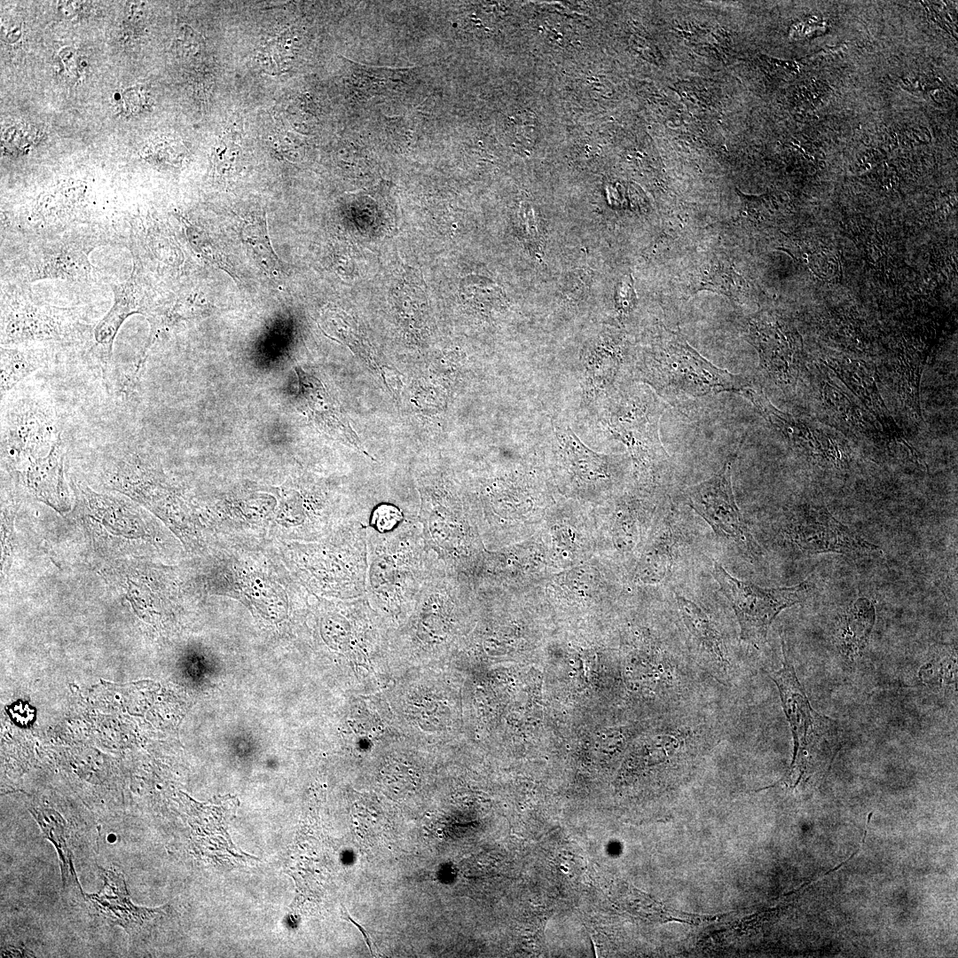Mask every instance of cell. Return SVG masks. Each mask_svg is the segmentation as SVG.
I'll return each mask as SVG.
<instances>
[{"instance_id": "cell-1", "label": "cell", "mask_w": 958, "mask_h": 958, "mask_svg": "<svg viewBox=\"0 0 958 958\" xmlns=\"http://www.w3.org/2000/svg\"><path fill=\"white\" fill-rule=\"evenodd\" d=\"M635 382L648 386L671 404L721 392L738 393L744 378L719 368L697 352L681 334L664 329L631 367Z\"/></svg>"}, {"instance_id": "cell-2", "label": "cell", "mask_w": 958, "mask_h": 958, "mask_svg": "<svg viewBox=\"0 0 958 958\" xmlns=\"http://www.w3.org/2000/svg\"><path fill=\"white\" fill-rule=\"evenodd\" d=\"M664 410L660 397L647 385L621 386L596 413L610 435L624 444L638 471L655 479L668 465L669 456L659 436Z\"/></svg>"}, {"instance_id": "cell-3", "label": "cell", "mask_w": 958, "mask_h": 958, "mask_svg": "<svg viewBox=\"0 0 958 958\" xmlns=\"http://www.w3.org/2000/svg\"><path fill=\"white\" fill-rule=\"evenodd\" d=\"M784 661L782 667L768 673L769 678L779 689L784 713L789 721L793 741L794 752L791 766L797 763L800 767L796 787L809 763L815 757L828 756L834 758L842 746V728L834 719L815 711L800 684L792 663L787 656L782 646Z\"/></svg>"}, {"instance_id": "cell-4", "label": "cell", "mask_w": 958, "mask_h": 958, "mask_svg": "<svg viewBox=\"0 0 958 958\" xmlns=\"http://www.w3.org/2000/svg\"><path fill=\"white\" fill-rule=\"evenodd\" d=\"M436 563L420 526L397 528L393 535L369 543L367 591L381 597L419 592Z\"/></svg>"}, {"instance_id": "cell-5", "label": "cell", "mask_w": 958, "mask_h": 958, "mask_svg": "<svg viewBox=\"0 0 958 958\" xmlns=\"http://www.w3.org/2000/svg\"><path fill=\"white\" fill-rule=\"evenodd\" d=\"M713 576L730 601L740 626V638L751 644L766 640L778 614L798 602L809 590L807 581L789 586L766 588L744 582L714 563Z\"/></svg>"}, {"instance_id": "cell-6", "label": "cell", "mask_w": 958, "mask_h": 958, "mask_svg": "<svg viewBox=\"0 0 958 958\" xmlns=\"http://www.w3.org/2000/svg\"><path fill=\"white\" fill-rule=\"evenodd\" d=\"M739 447L725 460L721 468L709 479L687 488L683 502L711 527L718 537L735 544L752 558L761 554L734 499L732 487V467Z\"/></svg>"}, {"instance_id": "cell-7", "label": "cell", "mask_w": 958, "mask_h": 958, "mask_svg": "<svg viewBox=\"0 0 958 958\" xmlns=\"http://www.w3.org/2000/svg\"><path fill=\"white\" fill-rule=\"evenodd\" d=\"M59 436L49 405L32 399L20 400L2 419V453L21 464L49 452Z\"/></svg>"}, {"instance_id": "cell-8", "label": "cell", "mask_w": 958, "mask_h": 958, "mask_svg": "<svg viewBox=\"0 0 958 958\" xmlns=\"http://www.w3.org/2000/svg\"><path fill=\"white\" fill-rule=\"evenodd\" d=\"M785 534L808 554L837 553L867 556L878 548L861 538L824 508H803L788 517Z\"/></svg>"}, {"instance_id": "cell-9", "label": "cell", "mask_w": 958, "mask_h": 958, "mask_svg": "<svg viewBox=\"0 0 958 958\" xmlns=\"http://www.w3.org/2000/svg\"><path fill=\"white\" fill-rule=\"evenodd\" d=\"M580 363L581 407L596 412L622 386L627 349L618 337L601 334L585 347Z\"/></svg>"}, {"instance_id": "cell-10", "label": "cell", "mask_w": 958, "mask_h": 958, "mask_svg": "<svg viewBox=\"0 0 958 958\" xmlns=\"http://www.w3.org/2000/svg\"><path fill=\"white\" fill-rule=\"evenodd\" d=\"M552 445L559 463L578 485L609 488L617 478L624 464L623 455L599 453L575 434L569 424L560 419L552 420Z\"/></svg>"}, {"instance_id": "cell-11", "label": "cell", "mask_w": 958, "mask_h": 958, "mask_svg": "<svg viewBox=\"0 0 958 958\" xmlns=\"http://www.w3.org/2000/svg\"><path fill=\"white\" fill-rule=\"evenodd\" d=\"M679 614L695 646L697 660L703 668L721 683L733 676L726 646L717 625L695 602L677 596Z\"/></svg>"}, {"instance_id": "cell-12", "label": "cell", "mask_w": 958, "mask_h": 958, "mask_svg": "<svg viewBox=\"0 0 958 958\" xmlns=\"http://www.w3.org/2000/svg\"><path fill=\"white\" fill-rule=\"evenodd\" d=\"M104 880L98 893L87 894L95 910L110 923L122 927L130 935H138L146 924L160 914L153 909L135 906L122 874L98 867Z\"/></svg>"}, {"instance_id": "cell-13", "label": "cell", "mask_w": 958, "mask_h": 958, "mask_svg": "<svg viewBox=\"0 0 958 958\" xmlns=\"http://www.w3.org/2000/svg\"><path fill=\"white\" fill-rule=\"evenodd\" d=\"M21 466L20 479L33 496L58 511L69 507L60 436L47 454L28 459Z\"/></svg>"}, {"instance_id": "cell-14", "label": "cell", "mask_w": 958, "mask_h": 958, "mask_svg": "<svg viewBox=\"0 0 958 958\" xmlns=\"http://www.w3.org/2000/svg\"><path fill=\"white\" fill-rule=\"evenodd\" d=\"M75 327L69 318L54 310L32 306L15 307L4 318L2 344L59 339L71 334Z\"/></svg>"}, {"instance_id": "cell-15", "label": "cell", "mask_w": 958, "mask_h": 958, "mask_svg": "<svg viewBox=\"0 0 958 958\" xmlns=\"http://www.w3.org/2000/svg\"><path fill=\"white\" fill-rule=\"evenodd\" d=\"M137 302L129 290L116 294L115 302L110 311L98 323L94 332V355L107 379L112 372L113 343L125 318L137 311Z\"/></svg>"}, {"instance_id": "cell-16", "label": "cell", "mask_w": 958, "mask_h": 958, "mask_svg": "<svg viewBox=\"0 0 958 958\" xmlns=\"http://www.w3.org/2000/svg\"><path fill=\"white\" fill-rule=\"evenodd\" d=\"M876 609L866 598L854 601L840 620L837 638L848 656L859 655L865 648L875 624Z\"/></svg>"}, {"instance_id": "cell-17", "label": "cell", "mask_w": 958, "mask_h": 958, "mask_svg": "<svg viewBox=\"0 0 958 958\" xmlns=\"http://www.w3.org/2000/svg\"><path fill=\"white\" fill-rule=\"evenodd\" d=\"M45 838L55 846L59 858L63 886L73 883L82 890L76 878L69 846V835L63 817L50 808L29 809Z\"/></svg>"}, {"instance_id": "cell-18", "label": "cell", "mask_w": 958, "mask_h": 958, "mask_svg": "<svg viewBox=\"0 0 958 958\" xmlns=\"http://www.w3.org/2000/svg\"><path fill=\"white\" fill-rule=\"evenodd\" d=\"M46 356L39 351L1 348V398L24 378L41 368Z\"/></svg>"}, {"instance_id": "cell-19", "label": "cell", "mask_w": 958, "mask_h": 958, "mask_svg": "<svg viewBox=\"0 0 958 958\" xmlns=\"http://www.w3.org/2000/svg\"><path fill=\"white\" fill-rule=\"evenodd\" d=\"M673 537L667 522L645 552L639 576L647 582H660L668 574L672 562Z\"/></svg>"}, {"instance_id": "cell-20", "label": "cell", "mask_w": 958, "mask_h": 958, "mask_svg": "<svg viewBox=\"0 0 958 958\" xmlns=\"http://www.w3.org/2000/svg\"><path fill=\"white\" fill-rule=\"evenodd\" d=\"M744 280L730 265L724 262L711 263L700 275L695 292L710 290L721 294L732 301L740 302Z\"/></svg>"}, {"instance_id": "cell-21", "label": "cell", "mask_w": 958, "mask_h": 958, "mask_svg": "<svg viewBox=\"0 0 958 958\" xmlns=\"http://www.w3.org/2000/svg\"><path fill=\"white\" fill-rule=\"evenodd\" d=\"M616 306L617 310L623 314H628L633 310L635 295L631 280L620 284V288L616 290Z\"/></svg>"}, {"instance_id": "cell-22", "label": "cell", "mask_w": 958, "mask_h": 958, "mask_svg": "<svg viewBox=\"0 0 958 958\" xmlns=\"http://www.w3.org/2000/svg\"><path fill=\"white\" fill-rule=\"evenodd\" d=\"M705 88L693 82H682L678 85L679 92L693 104H703L710 99Z\"/></svg>"}]
</instances>
